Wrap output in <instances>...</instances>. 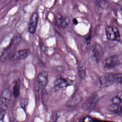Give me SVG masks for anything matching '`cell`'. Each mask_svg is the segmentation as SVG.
I'll use <instances>...</instances> for the list:
<instances>
[{"mask_svg": "<svg viewBox=\"0 0 122 122\" xmlns=\"http://www.w3.org/2000/svg\"><path fill=\"white\" fill-rule=\"evenodd\" d=\"M82 99L81 96L79 94L74 95L67 102V105L69 107H74L78 105Z\"/></svg>", "mask_w": 122, "mask_h": 122, "instance_id": "obj_10", "label": "cell"}, {"mask_svg": "<svg viewBox=\"0 0 122 122\" xmlns=\"http://www.w3.org/2000/svg\"><path fill=\"white\" fill-rule=\"evenodd\" d=\"M94 122H111L108 121H104V120H94Z\"/></svg>", "mask_w": 122, "mask_h": 122, "instance_id": "obj_23", "label": "cell"}, {"mask_svg": "<svg viewBox=\"0 0 122 122\" xmlns=\"http://www.w3.org/2000/svg\"><path fill=\"white\" fill-rule=\"evenodd\" d=\"M73 23L75 25L77 24L78 23V21H77V19H73Z\"/></svg>", "mask_w": 122, "mask_h": 122, "instance_id": "obj_24", "label": "cell"}, {"mask_svg": "<svg viewBox=\"0 0 122 122\" xmlns=\"http://www.w3.org/2000/svg\"><path fill=\"white\" fill-rule=\"evenodd\" d=\"M120 61L117 56H113L107 58L102 62L103 66L105 69H110L119 64Z\"/></svg>", "mask_w": 122, "mask_h": 122, "instance_id": "obj_7", "label": "cell"}, {"mask_svg": "<svg viewBox=\"0 0 122 122\" xmlns=\"http://www.w3.org/2000/svg\"><path fill=\"white\" fill-rule=\"evenodd\" d=\"M100 82L101 86L102 87H106L111 86L113 83L110 81L105 76L101 77L100 79Z\"/></svg>", "mask_w": 122, "mask_h": 122, "instance_id": "obj_15", "label": "cell"}, {"mask_svg": "<svg viewBox=\"0 0 122 122\" xmlns=\"http://www.w3.org/2000/svg\"><path fill=\"white\" fill-rule=\"evenodd\" d=\"M103 53L102 48L99 44H94L90 52V61L92 63H97L102 59Z\"/></svg>", "mask_w": 122, "mask_h": 122, "instance_id": "obj_1", "label": "cell"}, {"mask_svg": "<svg viewBox=\"0 0 122 122\" xmlns=\"http://www.w3.org/2000/svg\"><path fill=\"white\" fill-rule=\"evenodd\" d=\"M21 40V37L19 34H16L14 36L12 39V42L15 44H17L19 43Z\"/></svg>", "mask_w": 122, "mask_h": 122, "instance_id": "obj_19", "label": "cell"}, {"mask_svg": "<svg viewBox=\"0 0 122 122\" xmlns=\"http://www.w3.org/2000/svg\"><path fill=\"white\" fill-rule=\"evenodd\" d=\"M91 36H89L85 38V41H86V43L87 45H89L90 43V41H91Z\"/></svg>", "mask_w": 122, "mask_h": 122, "instance_id": "obj_22", "label": "cell"}, {"mask_svg": "<svg viewBox=\"0 0 122 122\" xmlns=\"http://www.w3.org/2000/svg\"><path fill=\"white\" fill-rule=\"evenodd\" d=\"M73 81L68 79L62 78H58L54 81V84L55 89L59 90L61 88L66 87L72 84Z\"/></svg>", "mask_w": 122, "mask_h": 122, "instance_id": "obj_8", "label": "cell"}, {"mask_svg": "<svg viewBox=\"0 0 122 122\" xmlns=\"http://www.w3.org/2000/svg\"><path fill=\"white\" fill-rule=\"evenodd\" d=\"M56 22L58 25L63 29H66L69 24L70 20L68 18L58 15L56 17Z\"/></svg>", "mask_w": 122, "mask_h": 122, "instance_id": "obj_11", "label": "cell"}, {"mask_svg": "<svg viewBox=\"0 0 122 122\" xmlns=\"http://www.w3.org/2000/svg\"><path fill=\"white\" fill-rule=\"evenodd\" d=\"M48 72L41 71L37 76L34 83V88L36 91L38 92L44 89L48 81Z\"/></svg>", "mask_w": 122, "mask_h": 122, "instance_id": "obj_2", "label": "cell"}, {"mask_svg": "<svg viewBox=\"0 0 122 122\" xmlns=\"http://www.w3.org/2000/svg\"><path fill=\"white\" fill-rule=\"evenodd\" d=\"M108 110L113 113L116 114L122 113V107L119 105L113 104L108 107Z\"/></svg>", "mask_w": 122, "mask_h": 122, "instance_id": "obj_13", "label": "cell"}, {"mask_svg": "<svg viewBox=\"0 0 122 122\" xmlns=\"http://www.w3.org/2000/svg\"><path fill=\"white\" fill-rule=\"evenodd\" d=\"M20 84L18 82H15L13 87V94L14 97L15 98H17L20 94Z\"/></svg>", "mask_w": 122, "mask_h": 122, "instance_id": "obj_14", "label": "cell"}, {"mask_svg": "<svg viewBox=\"0 0 122 122\" xmlns=\"http://www.w3.org/2000/svg\"><path fill=\"white\" fill-rule=\"evenodd\" d=\"M105 32L107 37L109 40L120 41V33L117 27L115 26H107L105 29Z\"/></svg>", "mask_w": 122, "mask_h": 122, "instance_id": "obj_4", "label": "cell"}, {"mask_svg": "<svg viewBox=\"0 0 122 122\" xmlns=\"http://www.w3.org/2000/svg\"></svg>", "mask_w": 122, "mask_h": 122, "instance_id": "obj_25", "label": "cell"}, {"mask_svg": "<svg viewBox=\"0 0 122 122\" xmlns=\"http://www.w3.org/2000/svg\"><path fill=\"white\" fill-rule=\"evenodd\" d=\"M78 74L81 79H84L86 76V67L84 62L81 61L78 65Z\"/></svg>", "mask_w": 122, "mask_h": 122, "instance_id": "obj_12", "label": "cell"}, {"mask_svg": "<svg viewBox=\"0 0 122 122\" xmlns=\"http://www.w3.org/2000/svg\"><path fill=\"white\" fill-rule=\"evenodd\" d=\"M82 122H94V120L90 117H87L83 120Z\"/></svg>", "mask_w": 122, "mask_h": 122, "instance_id": "obj_21", "label": "cell"}, {"mask_svg": "<svg viewBox=\"0 0 122 122\" xmlns=\"http://www.w3.org/2000/svg\"><path fill=\"white\" fill-rule=\"evenodd\" d=\"M30 53V51L29 49H23L17 51L14 53L11 57V61L23 60L26 58Z\"/></svg>", "mask_w": 122, "mask_h": 122, "instance_id": "obj_6", "label": "cell"}, {"mask_svg": "<svg viewBox=\"0 0 122 122\" xmlns=\"http://www.w3.org/2000/svg\"><path fill=\"white\" fill-rule=\"evenodd\" d=\"M6 114V110L0 108V122H4L3 119Z\"/></svg>", "mask_w": 122, "mask_h": 122, "instance_id": "obj_20", "label": "cell"}, {"mask_svg": "<svg viewBox=\"0 0 122 122\" xmlns=\"http://www.w3.org/2000/svg\"><path fill=\"white\" fill-rule=\"evenodd\" d=\"M113 104L119 105L122 103V91L119 92L112 100Z\"/></svg>", "mask_w": 122, "mask_h": 122, "instance_id": "obj_16", "label": "cell"}, {"mask_svg": "<svg viewBox=\"0 0 122 122\" xmlns=\"http://www.w3.org/2000/svg\"><path fill=\"white\" fill-rule=\"evenodd\" d=\"M11 92L9 89H4L0 96V106L1 108L5 109L8 108L10 102Z\"/></svg>", "mask_w": 122, "mask_h": 122, "instance_id": "obj_3", "label": "cell"}, {"mask_svg": "<svg viewBox=\"0 0 122 122\" xmlns=\"http://www.w3.org/2000/svg\"><path fill=\"white\" fill-rule=\"evenodd\" d=\"M29 100L26 98H23L20 102V105L22 109L25 110L26 109L27 105L28 104Z\"/></svg>", "mask_w": 122, "mask_h": 122, "instance_id": "obj_18", "label": "cell"}, {"mask_svg": "<svg viewBox=\"0 0 122 122\" xmlns=\"http://www.w3.org/2000/svg\"><path fill=\"white\" fill-rule=\"evenodd\" d=\"M39 20L38 14L34 13L32 14L28 26V31L30 33L34 34L36 31Z\"/></svg>", "mask_w": 122, "mask_h": 122, "instance_id": "obj_5", "label": "cell"}, {"mask_svg": "<svg viewBox=\"0 0 122 122\" xmlns=\"http://www.w3.org/2000/svg\"><path fill=\"white\" fill-rule=\"evenodd\" d=\"M41 96H42V100L44 104L47 103L48 99V95L46 90L44 89H43L41 92Z\"/></svg>", "mask_w": 122, "mask_h": 122, "instance_id": "obj_17", "label": "cell"}, {"mask_svg": "<svg viewBox=\"0 0 122 122\" xmlns=\"http://www.w3.org/2000/svg\"><path fill=\"white\" fill-rule=\"evenodd\" d=\"M104 76L112 83L117 82L122 84V73H107Z\"/></svg>", "mask_w": 122, "mask_h": 122, "instance_id": "obj_9", "label": "cell"}]
</instances>
